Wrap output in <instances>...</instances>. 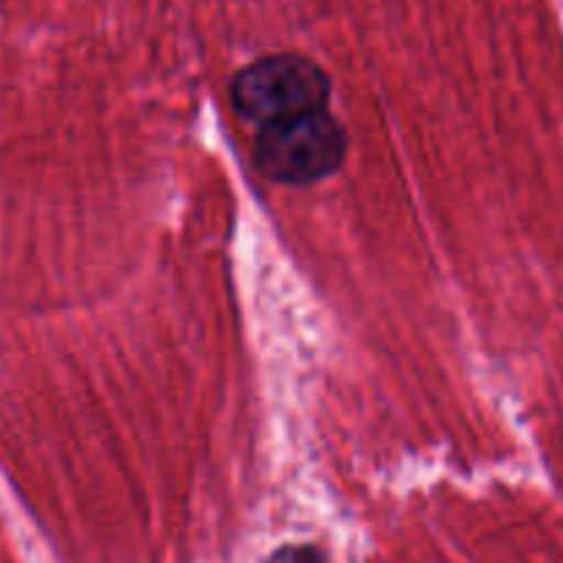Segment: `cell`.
Wrapping results in <instances>:
<instances>
[{
	"label": "cell",
	"instance_id": "cell-1",
	"mask_svg": "<svg viewBox=\"0 0 563 563\" xmlns=\"http://www.w3.org/2000/svg\"><path fill=\"white\" fill-rule=\"evenodd\" d=\"M327 100V73L299 53L260 58L241 69L232 84L235 111L260 128L323 111Z\"/></svg>",
	"mask_w": 563,
	"mask_h": 563
},
{
	"label": "cell",
	"instance_id": "cell-2",
	"mask_svg": "<svg viewBox=\"0 0 563 563\" xmlns=\"http://www.w3.org/2000/svg\"><path fill=\"white\" fill-rule=\"evenodd\" d=\"M345 158V133L332 113H305L260 130L254 164L268 180L310 186L334 175Z\"/></svg>",
	"mask_w": 563,
	"mask_h": 563
},
{
	"label": "cell",
	"instance_id": "cell-3",
	"mask_svg": "<svg viewBox=\"0 0 563 563\" xmlns=\"http://www.w3.org/2000/svg\"><path fill=\"white\" fill-rule=\"evenodd\" d=\"M274 563H327L321 552L310 550V547H296V550H285L274 558Z\"/></svg>",
	"mask_w": 563,
	"mask_h": 563
}]
</instances>
